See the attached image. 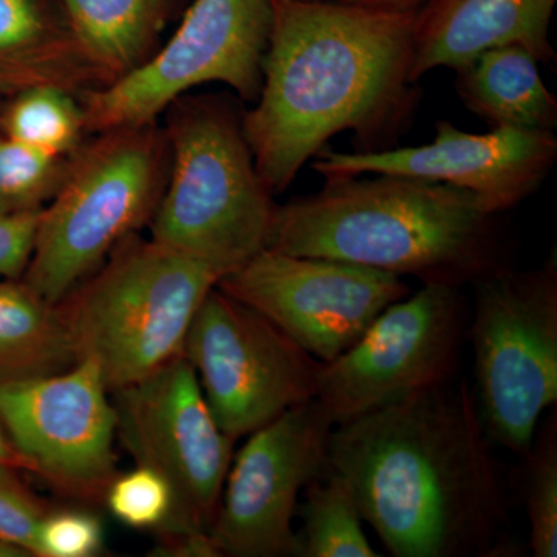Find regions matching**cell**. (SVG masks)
<instances>
[{"instance_id": "6da1fadb", "label": "cell", "mask_w": 557, "mask_h": 557, "mask_svg": "<svg viewBox=\"0 0 557 557\" xmlns=\"http://www.w3.org/2000/svg\"><path fill=\"white\" fill-rule=\"evenodd\" d=\"M463 376L335 426L329 465L395 557H507L508 486Z\"/></svg>"}, {"instance_id": "7a4b0ae2", "label": "cell", "mask_w": 557, "mask_h": 557, "mask_svg": "<svg viewBox=\"0 0 557 557\" xmlns=\"http://www.w3.org/2000/svg\"><path fill=\"white\" fill-rule=\"evenodd\" d=\"M273 25L245 137L262 182L285 193L330 139L354 134L357 152L392 149L416 115L410 81L416 13L335 0H271Z\"/></svg>"}, {"instance_id": "3957f363", "label": "cell", "mask_w": 557, "mask_h": 557, "mask_svg": "<svg viewBox=\"0 0 557 557\" xmlns=\"http://www.w3.org/2000/svg\"><path fill=\"white\" fill-rule=\"evenodd\" d=\"M267 248L454 288L512 267L500 215L474 194L391 174L333 175L276 205Z\"/></svg>"}, {"instance_id": "277c9868", "label": "cell", "mask_w": 557, "mask_h": 557, "mask_svg": "<svg viewBox=\"0 0 557 557\" xmlns=\"http://www.w3.org/2000/svg\"><path fill=\"white\" fill-rule=\"evenodd\" d=\"M170 109L171 174L150 237L222 277L267 248L277 203L260 178L233 98L182 97Z\"/></svg>"}, {"instance_id": "5b68a950", "label": "cell", "mask_w": 557, "mask_h": 557, "mask_svg": "<svg viewBox=\"0 0 557 557\" xmlns=\"http://www.w3.org/2000/svg\"><path fill=\"white\" fill-rule=\"evenodd\" d=\"M219 278L207 263L131 234L57 304L76 361H94L110 394L145 380L183 355Z\"/></svg>"}, {"instance_id": "8992f818", "label": "cell", "mask_w": 557, "mask_h": 557, "mask_svg": "<svg viewBox=\"0 0 557 557\" xmlns=\"http://www.w3.org/2000/svg\"><path fill=\"white\" fill-rule=\"evenodd\" d=\"M97 135L69 157L60 189L40 211L22 276L54 306L150 222L166 185V135L156 123Z\"/></svg>"}, {"instance_id": "52a82bcc", "label": "cell", "mask_w": 557, "mask_h": 557, "mask_svg": "<svg viewBox=\"0 0 557 557\" xmlns=\"http://www.w3.org/2000/svg\"><path fill=\"white\" fill-rule=\"evenodd\" d=\"M467 339L475 397L494 445L525 456L542 413L557 401V259L512 267L469 285Z\"/></svg>"}, {"instance_id": "ba28073f", "label": "cell", "mask_w": 557, "mask_h": 557, "mask_svg": "<svg viewBox=\"0 0 557 557\" xmlns=\"http://www.w3.org/2000/svg\"><path fill=\"white\" fill-rule=\"evenodd\" d=\"M271 0H193L177 30L139 67L81 94L86 132L156 123L186 91L208 83L231 87L255 102L269 49Z\"/></svg>"}, {"instance_id": "9c48e42d", "label": "cell", "mask_w": 557, "mask_h": 557, "mask_svg": "<svg viewBox=\"0 0 557 557\" xmlns=\"http://www.w3.org/2000/svg\"><path fill=\"white\" fill-rule=\"evenodd\" d=\"M112 401L124 448L171 486V515L157 531L156 549L208 534L236 442L212 416L193 364L180 355L145 380L112 392Z\"/></svg>"}, {"instance_id": "30bf717a", "label": "cell", "mask_w": 557, "mask_h": 557, "mask_svg": "<svg viewBox=\"0 0 557 557\" xmlns=\"http://www.w3.org/2000/svg\"><path fill=\"white\" fill-rule=\"evenodd\" d=\"M183 355L234 442L317 397L322 362L218 285L190 322Z\"/></svg>"}, {"instance_id": "8fae6325", "label": "cell", "mask_w": 557, "mask_h": 557, "mask_svg": "<svg viewBox=\"0 0 557 557\" xmlns=\"http://www.w3.org/2000/svg\"><path fill=\"white\" fill-rule=\"evenodd\" d=\"M463 288L423 285L386 307L318 376L317 398L335 426L456 379L467 341Z\"/></svg>"}, {"instance_id": "7c38bea8", "label": "cell", "mask_w": 557, "mask_h": 557, "mask_svg": "<svg viewBox=\"0 0 557 557\" xmlns=\"http://www.w3.org/2000/svg\"><path fill=\"white\" fill-rule=\"evenodd\" d=\"M0 421L27 472L62 497L104 504L119 475L112 394L90 359L53 375L0 380Z\"/></svg>"}, {"instance_id": "4fadbf2b", "label": "cell", "mask_w": 557, "mask_h": 557, "mask_svg": "<svg viewBox=\"0 0 557 557\" xmlns=\"http://www.w3.org/2000/svg\"><path fill=\"white\" fill-rule=\"evenodd\" d=\"M333 429L313 398L248 435L208 533L215 555L298 557L293 519L300 493L329 469Z\"/></svg>"}, {"instance_id": "5bb4252c", "label": "cell", "mask_w": 557, "mask_h": 557, "mask_svg": "<svg viewBox=\"0 0 557 557\" xmlns=\"http://www.w3.org/2000/svg\"><path fill=\"white\" fill-rule=\"evenodd\" d=\"M218 288L259 311L322 364L354 346L410 293L405 278L339 260L262 249Z\"/></svg>"}, {"instance_id": "9a60e30c", "label": "cell", "mask_w": 557, "mask_h": 557, "mask_svg": "<svg viewBox=\"0 0 557 557\" xmlns=\"http://www.w3.org/2000/svg\"><path fill=\"white\" fill-rule=\"evenodd\" d=\"M557 161L555 132L491 129L469 134L449 121L435 123L434 141L380 152L322 149L314 172L391 174L446 183L474 194L490 214L502 215L537 193Z\"/></svg>"}, {"instance_id": "2e32d148", "label": "cell", "mask_w": 557, "mask_h": 557, "mask_svg": "<svg viewBox=\"0 0 557 557\" xmlns=\"http://www.w3.org/2000/svg\"><path fill=\"white\" fill-rule=\"evenodd\" d=\"M557 0H428L416 13L410 81L457 69L482 51L518 44L545 65L556 64L549 40Z\"/></svg>"}, {"instance_id": "e0dca14e", "label": "cell", "mask_w": 557, "mask_h": 557, "mask_svg": "<svg viewBox=\"0 0 557 557\" xmlns=\"http://www.w3.org/2000/svg\"><path fill=\"white\" fill-rule=\"evenodd\" d=\"M101 87L57 0H0V89Z\"/></svg>"}, {"instance_id": "ac0fdd59", "label": "cell", "mask_w": 557, "mask_h": 557, "mask_svg": "<svg viewBox=\"0 0 557 557\" xmlns=\"http://www.w3.org/2000/svg\"><path fill=\"white\" fill-rule=\"evenodd\" d=\"M533 54L518 44L482 51L454 69L457 95L491 129L553 132L557 98L545 86Z\"/></svg>"}, {"instance_id": "d6986e66", "label": "cell", "mask_w": 557, "mask_h": 557, "mask_svg": "<svg viewBox=\"0 0 557 557\" xmlns=\"http://www.w3.org/2000/svg\"><path fill=\"white\" fill-rule=\"evenodd\" d=\"M101 87L156 53L183 0H57Z\"/></svg>"}, {"instance_id": "ffe728a7", "label": "cell", "mask_w": 557, "mask_h": 557, "mask_svg": "<svg viewBox=\"0 0 557 557\" xmlns=\"http://www.w3.org/2000/svg\"><path fill=\"white\" fill-rule=\"evenodd\" d=\"M75 362L58 306L22 278L0 282V380L53 375Z\"/></svg>"}, {"instance_id": "44dd1931", "label": "cell", "mask_w": 557, "mask_h": 557, "mask_svg": "<svg viewBox=\"0 0 557 557\" xmlns=\"http://www.w3.org/2000/svg\"><path fill=\"white\" fill-rule=\"evenodd\" d=\"M296 531L298 557H379L346 480L330 468L306 486Z\"/></svg>"}, {"instance_id": "7402d4cb", "label": "cell", "mask_w": 557, "mask_h": 557, "mask_svg": "<svg viewBox=\"0 0 557 557\" xmlns=\"http://www.w3.org/2000/svg\"><path fill=\"white\" fill-rule=\"evenodd\" d=\"M3 137L53 156L69 157L86 132L84 112L72 91L39 86L16 94L0 116Z\"/></svg>"}, {"instance_id": "603a6c76", "label": "cell", "mask_w": 557, "mask_h": 557, "mask_svg": "<svg viewBox=\"0 0 557 557\" xmlns=\"http://www.w3.org/2000/svg\"><path fill=\"white\" fill-rule=\"evenodd\" d=\"M523 468L530 548L534 557L557 556V418L539 424Z\"/></svg>"}, {"instance_id": "cb8c5ba5", "label": "cell", "mask_w": 557, "mask_h": 557, "mask_svg": "<svg viewBox=\"0 0 557 557\" xmlns=\"http://www.w3.org/2000/svg\"><path fill=\"white\" fill-rule=\"evenodd\" d=\"M69 157L0 137V211H36L46 207L60 189Z\"/></svg>"}, {"instance_id": "d4e9b609", "label": "cell", "mask_w": 557, "mask_h": 557, "mask_svg": "<svg viewBox=\"0 0 557 557\" xmlns=\"http://www.w3.org/2000/svg\"><path fill=\"white\" fill-rule=\"evenodd\" d=\"M170 483L143 465L110 483L104 504L120 522L137 530L160 531L172 509Z\"/></svg>"}, {"instance_id": "484cf974", "label": "cell", "mask_w": 557, "mask_h": 557, "mask_svg": "<svg viewBox=\"0 0 557 557\" xmlns=\"http://www.w3.org/2000/svg\"><path fill=\"white\" fill-rule=\"evenodd\" d=\"M102 545L101 520L86 509H49L36 533V557H94Z\"/></svg>"}, {"instance_id": "4316f807", "label": "cell", "mask_w": 557, "mask_h": 557, "mask_svg": "<svg viewBox=\"0 0 557 557\" xmlns=\"http://www.w3.org/2000/svg\"><path fill=\"white\" fill-rule=\"evenodd\" d=\"M47 512L30 487L0 485V541L36 556V533Z\"/></svg>"}, {"instance_id": "83f0119b", "label": "cell", "mask_w": 557, "mask_h": 557, "mask_svg": "<svg viewBox=\"0 0 557 557\" xmlns=\"http://www.w3.org/2000/svg\"><path fill=\"white\" fill-rule=\"evenodd\" d=\"M40 211H0V277L24 276L35 248Z\"/></svg>"}, {"instance_id": "f1b7e54d", "label": "cell", "mask_w": 557, "mask_h": 557, "mask_svg": "<svg viewBox=\"0 0 557 557\" xmlns=\"http://www.w3.org/2000/svg\"><path fill=\"white\" fill-rule=\"evenodd\" d=\"M21 472H27V467L11 445L5 428L0 421V485L28 487L22 480Z\"/></svg>"}, {"instance_id": "f546056e", "label": "cell", "mask_w": 557, "mask_h": 557, "mask_svg": "<svg viewBox=\"0 0 557 557\" xmlns=\"http://www.w3.org/2000/svg\"><path fill=\"white\" fill-rule=\"evenodd\" d=\"M344 5L381 11V13H417L428 0H335Z\"/></svg>"}, {"instance_id": "4dcf8cb0", "label": "cell", "mask_w": 557, "mask_h": 557, "mask_svg": "<svg viewBox=\"0 0 557 557\" xmlns=\"http://www.w3.org/2000/svg\"><path fill=\"white\" fill-rule=\"evenodd\" d=\"M27 553L22 552L21 548L14 547V545L7 544V542L0 541V557H27Z\"/></svg>"}]
</instances>
